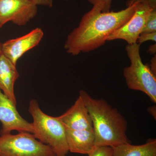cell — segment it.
I'll use <instances>...</instances> for the list:
<instances>
[{"label":"cell","instance_id":"1","mask_svg":"<svg viewBox=\"0 0 156 156\" xmlns=\"http://www.w3.org/2000/svg\"><path fill=\"white\" fill-rule=\"evenodd\" d=\"M136 7L135 4L122 11L103 12L100 5H93L82 17L77 27L68 35L64 49L75 56L100 48L111 34L131 18Z\"/></svg>","mask_w":156,"mask_h":156},{"label":"cell","instance_id":"2","mask_svg":"<svg viewBox=\"0 0 156 156\" xmlns=\"http://www.w3.org/2000/svg\"><path fill=\"white\" fill-rule=\"evenodd\" d=\"M80 95L92 119L95 147H113L130 143L126 134L127 120L117 109L103 99L93 98L84 90H80Z\"/></svg>","mask_w":156,"mask_h":156},{"label":"cell","instance_id":"3","mask_svg":"<svg viewBox=\"0 0 156 156\" xmlns=\"http://www.w3.org/2000/svg\"><path fill=\"white\" fill-rule=\"evenodd\" d=\"M29 112L32 117L34 132L36 139L50 146L56 156H66L68 147L66 140V128L57 117L45 114L40 108L37 101H30Z\"/></svg>","mask_w":156,"mask_h":156},{"label":"cell","instance_id":"4","mask_svg":"<svg viewBox=\"0 0 156 156\" xmlns=\"http://www.w3.org/2000/svg\"><path fill=\"white\" fill-rule=\"evenodd\" d=\"M140 46L136 43L126 46V53L131 63L124 68L123 75L129 89L144 92L156 104V76L149 66L143 62Z\"/></svg>","mask_w":156,"mask_h":156},{"label":"cell","instance_id":"5","mask_svg":"<svg viewBox=\"0 0 156 156\" xmlns=\"http://www.w3.org/2000/svg\"><path fill=\"white\" fill-rule=\"evenodd\" d=\"M0 156H56L50 146L28 132L0 136Z\"/></svg>","mask_w":156,"mask_h":156},{"label":"cell","instance_id":"6","mask_svg":"<svg viewBox=\"0 0 156 156\" xmlns=\"http://www.w3.org/2000/svg\"><path fill=\"white\" fill-rule=\"evenodd\" d=\"M37 12V5L32 0H0V28L9 21L25 25Z\"/></svg>","mask_w":156,"mask_h":156},{"label":"cell","instance_id":"7","mask_svg":"<svg viewBox=\"0 0 156 156\" xmlns=\"http://www.w3.org/2000/svg\"><path fill=\"white\" fill-rule=\"evenodd\" d=\"M152 9L146 4H136V10L131 18L122 26L111 34L107 41L123 40L127 42L128 44H136Z\"/></svg>","mask_w":156,"mask_h":156},{"label":"cell","instance_id":"8","mask_svg":"<svg viewBox=\"0 0 156 156\" xmlns=\"http://www.w3.org/2000/svg\"><path fill=\"white\" fill-rule=\"evenodd\" d=\"M0 122L2 128L0 134H9L11 131L28 132L33 134L32 123H29L19 113L14 104L0 89Z\"/></svg>","mask_w":156,"mask_h":156},{"label":"cell","instance_id":"9","mask_svg":"<svg viewBox=\"0 0 156 156\" xmlns=\"http://www.w3.org/2000/svg\"><path fill=\"white\" fill-rule=\"evenodd\" d=\"M44 35L41 29H34L22 37L11 39L2 44V53L16 65L17 61L24 53L37 46Z\"/></svg>","mask_w":156,"mask_h":156},{"label":"cell","instance_id":"10","mask_svg":"<svg viewBox=\"0 0 156 156\" xmlns=\"http://www.w3.org/2000/svg\"><path fill=\"white\" fill-rule=\"evenodd\" d=\"M57 118L66 129L73 130L93 129L92 119L83 98L80 95L72 106Z\"/></svg>","mask_w":156,"mask_h":156},{"label":"cell","instance_id":"11","mask_svg":"<svg viewBox=\"0 0 156 156\" xmlns=\"http://www.w3.org/2000/svg\"><path fill=\"white\" fill-rule=\"evenodd\" d=\"M66 132L69 152L88 155L95 147L93 129L73 130L66 128Z\"/></svg>","mask_w":156,"mask_h":156},{"label":"cell","instance_id":"12","mask_svg":"<svg viewBox=\"0 0 156 156\" xmlns=\"http://www.w3.org/2000/svg\"><path fill=\"white\" fill-rule=\"evenodd\" d=\"M19 77L16 65L2 53L0 54V89L14 104H17L14 93L15 82Z\"/></svg>","mask_w":156,"mask_h":156},{"label":"cell","instance_id":"13","mask_svg":"<svg viewBox=\"0 0 156 156\" xmlns=\"http://www.w3.org/2000/svg\"><path fill=\"white\" fill-rule=\"evenodd\" d=\"M112 148L114 156H156V140L149 139L139 145L123 144Z\"/></svg>","mask_w":156,"mask_h":156},{"label":"cell","instance_id":"14","mask_svg":"<svg viewBox=\"0 0 156 156\" xmlns=\"http://www.w3.org/2000/svg\"><path fill=\"white\" fill-rule=\"evenodd\" d=\"M154 32H156V9L151 11L142 33Z\"/></svg>","mask_w":156,"mask_h":156},{"label":"cell","instance_id":"15","mask_svg":"<svg viewBox=\"0 0 156 156\" xmlns=\"http://www.w3.org/2000/svg\"><path fill=\"white\" fill-rule=\"evenodd\" d=\"M89 156H114L112 147H95L88 154Z\"/></svg>","mask_w":156,"mask_h":156},{"label":"cell","instance_id":"16","mask_svg":"<svg viewBox=\"0 0 156 156\" xmlns=\"http://www.w3.org/2000/svg\"><path fill=\"white\" fill-rule=\"evenodd\" d=\"M88 2L93 5H100L102 8V12L110 11L112 0H87Z\"/></svg>","mask_w":156,"mask_h":156},{"label":"cell","instance_id":"17","mask_svg":"<svg viewBox=\"0 0 156 156\" xmlns=\"http://www.w3.org/2000/svg\"><path fill=\"white\" fill-rule=\"evenodd\" d=\"M151 41L154 42L156 41V32L143 33L140 35L137 39L136 44L140 45L147 41Z\"/></svg>","mask_w":156,"mask_h":156},{"label":"cell","instance_id":"18","mask_svg":"<svg viewBox=\"0 0 156 156\" xmlns=\"http://www.w3.org/2000/svg\"><path fill=\"white\" fill-rule=\"evenodd\" d=\"M137 3L146 4L152 9H156V0H126V5L127 8Z\"/></svg>","mask_w":156,"mask_h":156},{"label":"cell","instance_id":"19","mask_svg":"<svg viewBox=\"0 0 156 156\" xmlns=\"http://www.w3.org/2000/svg\"><path fill=\"white\" fill-rule=\"evenodd\" d=\"M37 5H42L46 7H52L53 5V0H32Z\"/></svg>","mask_w":156,"mask_h":156},{"label":"cell","instance_id":"20","mask_svg":"<svg viewBox=\"0 0 156 156\" xmlns=\"http://www.w3.org/2000/svg\"><path fill=\"white\" fill-rule=\"evenodd\" d=\"M151 71L156 76V55H154L151 60V63L149 66Z\"/></svg>","mask_w":156,"mask_h":156},{"label":"cell","instance_id":"21","mask_svg":"<svg viewBox=\"0 0 156 156\" xmlns=\"http://www.w3.org/2000/svg\"><path fill=\"white\" fill-rule=\"evenodd\" d=\"M147 52L151 55H155L156 53V44L150 46L148 48Z\"/></svg>","mask_w":156,"mask_h":156},{"label":"cell","instance_id":"22","mask_svg":"<svg viewBox=\"0 0 156 156\" xmlns=\"http://www.w3.org/2000/svg\"><path fill=\"white\" fill-rule=\"evenodd\" d=\"M156 106H153L147 108L148 112L155 119H156Z\"/></svg>","mask_w":156,"mask_h":156},{"label":"cell","instance_id":"23","mask_svg":"<svg viewBox=\"0 0 156 156\" xmlns=\"http://www.w3.org/2000/svg\"><path fill=\"white\" fill-rule=\"evenodd\" d=\"M1 48H2V44L0 43V54L2 53V50H1Z\"/></svg>","mask_w":156,"mask_h":156}]
</instances>
